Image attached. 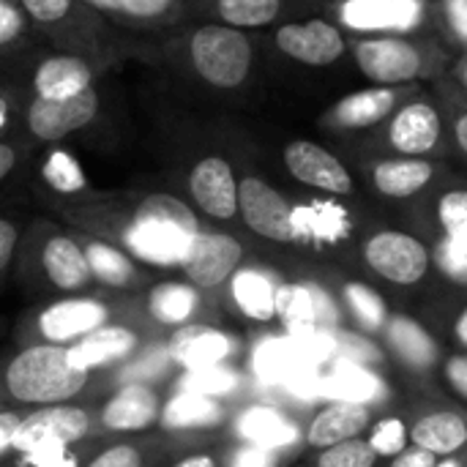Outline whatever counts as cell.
<instances>
[{
  "mask_svg": "<svg viewBox=\"0 0 467 467\" xmlns=\"http://www.w3.org/2000/svg\"><path fill=\"white\" fill-rule=\"evenodd\" d=\"M145 66L161 68L192 90L216 99L249 96L263 74V41L219 22H189L164 36H148Z\"/></svg>",
  "mask_w": 467,
  "mask_h": 467,
  "instance_id": "obj_1",
  "label": "cell"
},
{
  "mask_svg": "<svg viewBox=\"0 0 467 467\" xmlns=\"http://www.w3.org/2000/svg\"><path fill=\"white\" fill-rule=\"evenodd\" d=\"M263 49L304 68H331L350 57V36L323 14L282 22L265 30Z\"/></svg>",
  "mask_w": 467,
  "mask_h": 467,
  "instance_id": "obj_12",
  "label": "cell"
},
{
  "mask_svg": "<svg viewBox=\"0 0 467 467\" xmlns=\"http://www.w3.org/2000/svg\"><path fill=\"white\" fill-rule=\"evenodd\" d=\"M435 454L427 449H410V451H400L391 467H435Z\"/></svg>",
  "mask_w": 467,
  "mask_h": 467,
  "instance_id": "obj_52",
  "label": "cell"
},
{
  "mask_svg": "<svg viewBox=\"0 0 467 467\" xmlns=\"http://www.w3.org/2000/svg\"><path fill=\"white\" fill-rule=\"evenodd\" d=\"M233 350V339L222 334L219 328L202 326V323H186L175 328L170 337V356L175 364L186 367L189 372L219 367Z\"/></svg>",
  "mask_w": 467,
  "mask_h": 467,
  "instance_id": "obj_27",
  "label": "cell"
},
{
  "mask_svg": "<svg viewBox=\"0 0 467 467\" xmlns=\"http://www.w3.org/2000/svg\"><path fill=\"white\" fill-rule=\"evenodd\" d=\"M389 342L394 350L413 367H430L435 361V342L432 337L410 317H389L386 323Z\"/></svg>",
  "mask_w": 467,
  "mask_h": 467,
  "instance_id": "obj_39",
  "label": "cell"
},
{
  "mask_svg": "<svg viewBox=\"0 0 467 467\" xmlns=\"http://www.w3.org/2000/svg\"><path fill=\"white\" fill-rule=\"evenodd\" d=\"M419 211L427 213L432 235H443L467 249V178L451 172L441 186L419 200Z\"/></svg>",
  "mask_w": 467,
  "mask_h": 467,
  "instance_id": "obj_25",
  "label": "cell"
},
{
  "mask_svg": "<svg viewBox=\"0 0 467 467\" xmlns=\"http://www.w3.org/2000/svg\"><path fill=\"white\" fill-rule=\"evenodd\" d=\"M41 47L19 0H0V71Z\"/></svg>",
  "mask_w": 467,
  "mask_h": 467,
  "instance_id": "obj_32",
  "label": "cell"
},
{
  "mask_svg": "<svg viewBox=\"0 0 467 467\" xmlns=\"http://www.w3.org/2000/svg\"><path fill=\"white\" fill-rule=\"evenodd\" d=\"M88 383V372L71 361L66 345H33L5 367V389L25 405H60L77 397Z\"/></svg>",
  "mask_w": 467,
  "mask_h": 467,
  "instance_id": "obj_9",
  "label": "cell"
},
{
  "mask_svg": "<svg viewBox=\"0 0 467 467\" xmlns=\"http://www.w3.org/2000/svg\"><path fill=\"white\" fill-rule=\"evenodd\" d=\"M457 337H460L462 345H467V309L460 315V320H457Z\"/></svg>",
  "mask_w": 467,
  "mask_h": 467,
  "instance_id": "obj_57",
  "label": "cell"
},
{
  "mask_svg": "<svg viewBox=\"0 0 467 467\" xmlns=\"http://www.w3.org/2000/svg\"><path fill=\"white\" fill-rule=\"evenodd\" d=\"M238 161V219L246 233L274 246H296L293 227V194L282 192L274 181L265 178L241 148L235 150Z\"/></svg>",
  "mask_w": 467,
  "mask_h": 467,
  "instance_id": "obj_10",
  "label": "cell"
},
{
  "mask_svg": "<svg viewBox=\"0 0 467 467\" xmlns=\"http://www.w3.org/2000/svg\"><path fill=\"white\" fill-rule=\"evenodd\" d=\"M25 16L41 44L96 57L120 68L129 60L142 63L148 49V36H131L107 22L85 0H19Z\"/></svg>",
  "mask_w": 467,
  "mask_h": 467,
  "instance_id": "obj_3",
  "label": "cell"
},
{
  "mask_svg": "<svg viewBox=\"0 0 467 467\" xmlns=\"http://www.w3.org/2000/svg\"><path fill=\"white\" fill-rule=\"evenodd\" d=\"M164 427L170 430H197V427H213L222 421V408L200 391H186L181 397H175L164 413Z\"/></svg>",
  "mask_w": 467,
  "mask_h": 467,
  "instance_id": "obj_37",
  "label": "cell"
},
{
  "mask_svg": "<svg viewBox=\"0 0 467 467\" xmlns=\"http://www.w3.org/2000/svg\"><path fill=\"white\" fill-rule=\"evenodd\" d=\"M200 22H219L238 30H271L282 22L320 14V0H186Z\"/></svg>",
  "mask_w": 467,
  "mask_h": 467,
  "instance_id": "obj_19",
  "label": "cell"
},
{
  "mask_svg": "<svg viewBox=\"0 0 467 467\" xmlns=\"http://www.w3.org/2000/svg\"><path fill=\"white\" fill-rule=\"evenodd\" d=\"M77 233V241L85 252L90 276L96 285L107 287V290H137L145 285L148 274L142 268V263H137L126 249H120L112 241L88 235V233Z\"/></svg>",
  "mask_w": 467,
  "mask_h": 467,
  "instance_id": "obj_24",
  "label": "cell"
},
{
  "mask_svg": "<svg viewBox=\"0 0 467 467\" xmlns=\"http://www.w3.org/2000/svg\"><path fill=\"white\" fill-rule=\"evenodd\" d=\"M410 438L419 449H427L435 457L454 454L467 443V424L457 413H432L413 427Z\"/></svg>",
  "mask_w": 467,
  "mask_h": 467,
  "instance_id": "obj_35",
  "label": "cell"
},
{
  "mask_svg": "<svg viewBox=\"0 0 467 467\" xmlns=\"http://www.w3.org/2000/svg\"><path fill=\"white\" fill-rule=\"evenodd\" d=\"M142 465V460H140V451L134 449V446H126V443H120V446H112V449H107V451H101L93 462L88 467H140Z\"/></svg>",
  "mask_w": 467,
  "mask_h": 467,
  "instance_id": "obj_51",
  "label": "cell"
},
{
  "mask_svg": "<svg viewBox=\"0 0 467 467\" xmlns=\"http://www.w3.org/2000/svg\"><path fill=\"white\" fill-rule=\"evenodd\" d=\"M356 161L361 183L383 202H419L451 175L449 161L441 159L367 156Z\"/></svg>",
  "mask_w": 467,
  "mask_h": 467,
  "instance_id": "obj_13",
  "label": "cell"
},
{
  "mask_svg": "<svg viewBox=\"0 0 467 467\" xmlns=\"http://www.w3.org/2000/svg\"><path fill=\"white\" fill-rule=\"evenodd\" d=\"M293 227L296 246L309 249H337L350 244L361 224L358 211L345 197L328 194H296L293 197Z\"/></svg>",
  "mask_w": 467,
  "mask_h": 467,
  "instance_id": "obj_17",
  "label": "cell"
},
{
  "mask_svg": "<svg viewBox=\"0 0 467 467\" xmlns=\"http://www.w3.org/2000/svg\"><path fill=\"white\" fill-rule=\"evenodd\" d=\"M244 260H246V246L235 233L202 222L178 271L197 290L213 293L227 287L230 276L244 265Z\"/></svg>",
  "mask_w": 467,
  "mask_h": 467,
  "instance_id": "obj_18",
  "label": "cell"
},
{
  "mask_svg": "<svg viewBox=\"0 0 467 467\" xmlns=\"http://www.w3.org/2000/svg\"><path fill=\"white\" fill-rule=\"evenodd\" d=\"M88 430H90V416L85 410L68 405H52L19 421L11 449L27 457L41 451H60L63 446L82 441Z\"/></svg>",
  "mask_w": 467,
  "mask_h": 467,
  "instance_id": "obj_20",
  "label": "cell"
},
{
  "mask_svg": "<svg viewBox=\"0 0 467 467\" xmlns=\"http://www.w3.org/2000/svg\"><path fill=\"white\" fill-rule=\"evenodd\" d=\"M427 85H369L348 93L328 104L317 115V129L331 137H361L378 129L389 115H394L408 99L421 93Z\"/></svg>",
  "mask_w": 467,
  "mask_h": 467,
  "instance_id": "obj_14",
  "label": "cell"
},
{
  "mask_svg": "<svg viewBox=\"0 0 467 467\" xmlns=\"http://www.w3.org/2000/svg\"><path fill=\"white\" fill-rule=\"evenodd\" d=\"M16 263L25 279L55 293L77 296L93 285L74 227H60L49 219H30L25 224L16 249Z\"/></svg>",
  "mask_w": 467,
  "mask_h": 467,
  "instance_id": "obj_7",
  "label": "cell"
},
{
  "mask_svg": "<svg viewBox=\"0 0 467 467\" xmlns=\"http://www.w3.org/2000/svg\"><path fill=\"white\" fill-rule=\"evenodd\" d=\"M137 339H140L137 331H131L126 326L107 323V326L85 334L74 345H68V353L79 369L90 372V369H99V367H107V364L126 358L137 348Z\"/></svg>",
  "mask_w": 467,
  "mask_h": 467,
  "instance_id": "obj_30",
  "label": "cell"
},
{
  "mask_svg": "<svg viewBox=\"0 0 467 467\" xmlns=\"http://www.w3.org/2000/svg\"><path fill=\"white\" fill-rule=\"evenodd\" d=\"M109 22L131 36H164L194 16L186 0H112Z\"/></svg>",
  "mask_w": 467,
  "mask_h": 467,
  "instance_id": "obj_23",
  "label": "cell"
},
{
  "mask_svg": "<svg viewBox=\"0 0 467 467\" xmlns=\"http://www.w3.org/2000/svg\"><path fill=\"white\" fill-rule=\"evenodd\" d=\"M350 60L372 85H432L446 77L454 55L432 36L350 38Z\"/></svg>",
  "mask_w": 467,
  "mask_h": 467,
  "instance_id": "obj_5",
  "label": "cell"
},
{
  "mask_svg": "<svg viewBox=\"0 0 467 467\" xmlns=\"http://www.w3.org/2000/svg\"><path fill=\"white\" fill-rule=\"evenodd\" d=\"M369 424V408L361 402H342L337 400L334 405H328L326 410H320L315 416V421L309 424L306 441L315 449H328L345 441L358 438Z\"/></svg>",
  "mask_w": 467,
  "mask_h": 467,
  "instance_id": "obj_31",
  "label": "cell"
},
{
  "mask_svg": "<svg viewBox=\"0 0 467 467\" xmlns=\"http://www.w3.org/2000/svg\"><path fill=\"white\" fill-rule=\"evenodd\" d=\"M22 101H25L22 90L5 74H0V140L11 137L16 131V118H19Z\"/></svg>",
  "mask_w": 467,
  "mask_h": 467,
  "instance_id": "obj_48",
  "label": "cell"
},
{
  "mask_svg": "<svg viewBox=\"0 0 467 467\" xmlns=\"http://www.w3.org/2000/svg\"><path fill=\"white\" fill-rule=\"evenodd\" d=\"M19 421L22 419L16 413H0V454L14 446V435H16Z\"/></svg>",
  "mask_w": 467,
  "mask_h": 467,
  "instance_id": "obj_54",
  "label": "cell"
},
{
  "mask_svg": "<svg viewBox=\"0 0 467 467\" xmlns=\"http://www.w3.org/2000/svg\"><path fill=\"white\" fill-rule=\"evenodd\" d=\"M282 167L290 181L312 194L345 200H353L358 194V175L339 153L315 140H290L282 148Z\"/></svg>",
  "mask_w": 467,
  "mask_h": 467,
  "instance_id": "obj_16",
  "label": "cell"
},
{
  "mask_svg": "<svg viewBox=\"0 0 467 467\" xmlns=\"http://www.w3.org/2000/svg\"><path fill=\"white\" fill-rule=\"evenodd\" d=\"M320 394L342 400V402L367 405L380 397V383L367 367L350 364V361H337L331 375L320 378Z\"/></svg>",
  "mask_w": 467,
  "mask_h": 467,
  "instance_id": "obj_34",
  "label": "cell"
},
{
  "mask_svg": "<svg viewBox=\"0 0 467 467\" xmlns=\"http://www.w3.org/2000/svg\"><path fill=\"white\" fill-rule=\"evenodd\" d=\"M164 178L194 213L213 227H241L238 219V161L233 148L172 120L164 129Z\"/></svg>",
  "mask_w": 467,
  "mask_h": 467,
  "instance_id": "obj_2",
  "label": "cell"
},
{
  "mask_svg": "<svg viewBox=\"0 0 467 467\" xmlns=\"http://www.w3.org/2000/svg\"><path fill=\"white\" fill-rule=\"evenodd\" d=\"M361 260L375 276L397 287H413L424 282L432 268L430 244L408 230L394 227L372 230L361 241Z\"/></svg>",
  "mask_w": 467,
  "mask_h": 467,
  "instance_id": "obj_15",
  "label": "cell"
},
{
  "mask_svg": "<svg viewBox=\"0 0 467 467\" xmlns=\"http://www.w3.org/2000/svg\"><path fill=\"white\" fill-rule=\"evenodd\" d=\"M161 416V400L156 389L145 383L123 386L101 410V424L112 432H142Z\"/></svg>",
  "mask_w": 467,
  "mask_h": 467,
  "instance_id": "obj_28",
  "label": "cell"
},
{
  "mask_svg": "<svg viewBox=\"0 0 467 467\" xmlns=\"http://www.w3.org/2000/svg\"><path fill=\"white\" fill-rule=\"evenodd\" d=\"M175 467H216V462L205 454H197V457H186L183 462H178Z\"/></svg>",
  "mask_w": 467,
  "mask_h": 467,
  "instance_id": "obj_56",
  "label": "cell"
},
{
  "mask_svg": "<svg viewBox=\"0 0 467 467\" xmlns=\"http://www.w3.org/2000/svg\"><path fill=\"white\" fill-rule=\"evenodd\" d=\"M230 467H279V454H276V449L246 443L244 449H238L230 457Z\"/></svg>",
  "mask_w": 467,
  "mask_h": 467,
  "instance_id": "obj_50",
  "label": "cell"
},
{
  "mask_svg": "<svg viewBox=\"0 0 467 467\" xmlns=\"http://www.w3.org/2000/svg\"><path fill=\"white\" fill-rule=\"evenodd\" d=\"M112 317V306L101 298L90 296H74V298H60L55 304H47L36 315V328L41 339L49 345H74L85 334L107 326Z\"/></svg>",
  "mask_w": 467,
  "mask_h": 467,
  "instance_id": "obj_22",
  "label": "cell"
},
{
  "mask_svg": "<svg viewBox=\"0 0 467 467\" xmlns=\"http://www.w3.org/2000/svg\"><path fill=\"white\" fill-rule=\"evenodd\" d=\"M36 153L38 148L19 134L0 140V192H5L8 186H19L27 178Z\"/></svg>",
  "mask_w": 467,
  "mask_h": 467,
  "instance_id": "obj_41",
  "label": "cell"
},
{
  "mask_svg": "<svg viewBox=\"0 0 467 467\" xmlns=\"http://www.w3.org/2000/svg\"><path fill=\"white\" fill-rule=\"evenodd\" d=\"M449 77H451V79L467 93V55H457V57H454V63H451V68H449Z\"/></svg>",
  "mask_w": 467,
  "mask_h": 467,
  "instance_id": "obj_55",
  "label": "cell"
},
{
  "mask_svg": "<svg viewBox=\"0 0 467 467\" xmlns=\"http://www.w3.org/2000/svg\"><path fill=\"white\" fill-rule=\"evenodd\" d=\"M112 123V104L109 96L101 90V85H93L71 99L60 101H44V99H27L22 101L16 131L38 150L55 148L68 140H96L99 134H109Z\"/></svg>",
  "mask_w": 467,
  "mask_h": 467,
  "instance_id": "obj_6",
  "label": "cell"
},
{
  "mask_svg": "<svg viewBox=\"0 0 467 467\" xmlns=\"http://www.w3.org/2000/svg\"><path fill=\"white\" fill-rule=\"evenodd\" d=\"M342 296L348 301V306L353 309V315L358 317V323L369 331H378L389 323V309L386 301L380 298V293H375L369 285L364 282H348L342 287Z\"/></svg>",
  "mask_w": 467,
  "mask_h": 467,
  "instance_id": "obj_42",
  "label": "cell"
},
{
  "mask_svg": "<svg viewBox=\"0 0 467 467\" xmlns=\"http://www.w3.org/2000/svg\"><path fill=\"white\" fill-rule=\"evenodd\" d=\"M109 71H115L112 63L41 44L0 74H5L27 99L60 101L99 85Z\"/></svg>",
  "mask_w": 467,
  "mask_h": 467,
  "instance_id": "obj_8",
  "label": "cell"
},
{
  "mask_svg": "<svg viewBox=\"0 0 467 467\" xmlns=\"http://www.w3.org/2000/svg\"><path fill=\"white\" fill-rule=\"evenodd\" d=\"M276 317L290 328L293 339H301L312 331H337L339 306L317 282H282Z\"/></svg>",
  "mask_w": 467,
  "mask_h": 467,
  "instance_id": "obj_21",
  "label": "cell"
},
{
  "mask_svg": "<svg viewBox=\"0 0 467 467\" xmlns=\"http://www.w3.org/2000/svg\"><path fill=\"white\" fill-rule=\"evenodd\" d=\"M378 460L375 449L369 446V441H345L337 446L323 449L317 467H372Z\"/></svg>",
  "mask_w": 467,
  "mask_h": 467,
  "instance_id": "obj_44",
  "label": "cell"
},
{
  "mask_svg": "<svg viewBox=\"0 0 467 467\" xmlns=\"http://www.w3.org/2000/svg\"><path fill=\"white\" fill-rule=\"evenodd\" d=\"M227 287H230L233 304L249 320L268 323V320L276 317V296H279L282 282L276 279L274 271L252 265V263L244 260V265L230 276Z\"/></svg>",
  "mask_w": 467,
  "mask_h": 467,
  "instance_id": "obj_26",
  "label": "cell"
},
{
  "mask_svg": "<svg viewBox=\"0 0 467 467\" xmlns=\"http://www.w3.org/2000/svg\"><path fill=\"white\" fill-rule=\"evenodd\" d=\"M435 467H460V462H454V460H446L443 465H435Z\"/></svg>",
  "mask_w": 467,
  "mask_h": 467,
  "instance_id": "obj_58",
  "label": "cell"
},
{
  "mask_svg": "<svg viewBox=\"0 0 467 467\" xmlns=\"http://www.w3.org/2000/svg\"><path fill=\"white\" fill-rule=\"evenodd\" d=\"M430 88H432V93L438 96V101L443 107L454 156H462L467 161V93L449 74L435 79Z\"/></svg>",
  "mask_w": 467,
  "mask_h": 467,
  "instance_id": "obj_38",
  "label": "cell"
},
{
  "mask_svg": "<svg viewBox=\"0 0 467 467\" xmlns=\"http://www.w3.org/2000/svg\"><path fill=\"white\" fill-rule=\"evenodd\" d=\"M320 14L350 38L430 33V0H320Z\"/></svg>",
  "mask_w": 467,
  "mask_h": 467,
  "instance_id": "obj_11",
  "label": "cell"
},
{
  "mask_svg": "<svg viewBox=\"0 0 467 467\" xmlns=\"http://www.w3.org/2000/svg\"><path fill=\"white\" fill-rule=\"evenodd\" d=\"M446 378H449V383L462 394L467 400V358H454L449 367H446Z\"/></svg>",
  "mask_w": 467,
  "mask_h": 467,
  "instance_id": "obj_53",
  "label": "cell"
},
{
  "mask_svg": "<svg viewBox=\"0 0 467 467\" xmlns=\"http://www.w3.org/2000/svg\"><path fill=\"white\" fill-rule=\"evenodd\" d=\"M238 435L246 441V443H254V446H265V449H285L290 443H296L298 438V430L274 408H249L241 413L238 419Z\"/></svg>",
  "mask_w": 467,
  "mask_h": 467,
  "instance_id": "obj_33",
  "label": "cell"
},
{
  "mask_svg": "<svg viewBox=\"0 0 467 467\" xmlns=\"http://www.w3.org/2000/svg\"><path fill=\"white\" fill-rule=\"evenodd\" d=\"M202 309V290L186 279H167L145 293V312L153 323L167 328H181L194 323Z\"/></svg>",
  "mask_w": 467,
  "mask_h": 467,
  "instance_id": "obj_29",
  "label": "cell"
},
{
  "mask_svg": "<svg viewBox=\"0 0 467 467\" xmlns=\"http://www.w3.org/2000/svg\"><path fill=\"white\" fill-rule=\"evenodd\" d=\"M430 33L454 57L467 55V0H430Z\"/></svg>",
  "mask_w": 467,
  "mask_h": 467,
  "instance_id": "obj_36",
  "label": "cell"
},
{
  "mask_svg": "<svg viewBox=\"0 0 467 467\" xmlns=\"http://www.w3.org/2000/svg\"><path fill=\"white\" fill-rule=\"evenodd\" d=\"M356 159L367 156H397V159H441L454 156L443 107L432 88L408 99L394 115H389L378 129L356 137Z\"/></svg>",
  "mask_w": 467,
  "mask_h": 467,
  "instance_id": "obj_4",
  "label": "cell"
},
{
  "mask_svg": "<svg viewBox=\"0 0 467 467\" xmlns=\"http://www.w3.org/2000/svg\"><path fill=\"white\" fill-rule=\"evenodd\" d=\"M304 364H309V361L301 356L296 342L271 339L257 350V372L263 380H271V383H276V380L287 383Z\"/></svg>",
  "mask_w": 467,
  "mask_h": 467,
  "instance_id": "obj_40",
  "label": "cell"
},
{
  "mask_svg": "<svg viewBox=\"0 0 467 467\" xmlns=\"http://www.w3.org/2000/svg\"><path fill=\"white\" fill-rule=\"evenodd\" d=\"M25 224L27 222H22L16 213L0 211V279L16 263V249H19V238H22Z\"/></svg>",
  "mask_w": 467,
  "mask_h": 467,
  "instance_id": "obj_45",
  "label": "cell"
},
{
  "mask_svg": "<svg viewBox=\"0 0 467 467\" xmlns=\"http://www.w3.org/2000/svg\"><path fill=\"white\" fill-rule=\"evenodd\" d=\"M405 441H408L405 424L400 419H386L375 427L369 446L375 449L378 457H397L405 449Z\"/></svg>",
  "mask_w": 467,
  "mask_h": 467,
  "instance_id": "obj_46",
  "label": "cell"
},
{
  "mask_svg": "<svg viewBox=\"0 0 467 467\" xmlns=\"http://www.w3.org/2000/svg\"><path fill=\"white\" fill-rule=\"evenodd\" d=\"M192 380H194V389L192 391H200V394H219V391H230L235 386V378L233 372L227 369H219V367H208V369H197L192 372Z\"/></svg>",
  "mask_w": 467,
  "mask_h": 467,
  "instance_id": "obj_49",
  "label": "cell"
},
{
  "mask_svg": "<svg viewBox=\"0 0 467 467\" xmlns=\"http://www.w3.org/2000/svg\"><path fill=\"white\" fill-rule=\"evenodd\" d=\"M430 252H432V265L454 285H465L467 287V249L465 246H457L451 244L449 238L443 235H432V244H430Z\"/></svg>",
  "mask_w": 467,
  "mask_h": 467,
  "instance_id": "obj_43",
  "label": "cell"
},
{
  "mask_svg": "<svg viewBox=\"0 0 467 467\" xmlns=\"http://www.w3.org/2000/svg\"><path fill=\"white\" fill-rule=\"evenodd\" d=\"M337 339V361H350V364H375L380 358L378 348L356 334H345V331H334Z\"/></svg>",
  "mask_w": 467,
  "mask_h": 467,
  "instance_id": "obj_47",
  "label": "cell"
}]
</instances>
